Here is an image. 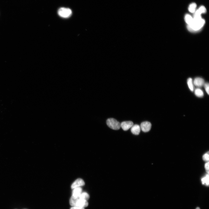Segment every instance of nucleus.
I'll use <instances>...</instances> for the list:
<instances>
[{"mask_svg": "<svg viewBox=\"0 0 209 209\" xmlns=\"http://www.w3.org/2000/svg\"><path fill=\"white\" fill-rule=\"evenodd\" d=\"M205 23V20L202 18L197 19H193V21L192 24L190 25H188L187 28L188 30L190 31H197L202 28Z\"/></svg>", "mask_w": 209, "mask_h": 209, "instance_id": "obj_1", "label": "nucleus"}, {"mask_svg": "<svg viewBox=\"0 0 209 209\" xmlns=\"http://www.w3.org/2000/svg\"><path fill=\"white\" fill-rule=\"evenodd\" d=\"M106 123L108 126L113 129L118 130L120 128V122L113 118L108 119Z\"/></svg>", "mask_w": 209, "mask_h": 209, "instance_id": "obj_2", "label": "nucleus"}, {"mask_svg": "<svg viewBox=\"0 0 209 209\" xmlns=\"http://www.w3.org/2000/svg\"><path fill=\"white\" fill-rule=\"evenodd\" d=\"M58 14L61 17L68 18L71 15L72 11L69 8L62 7L58 10Z\"/></svg>", "mask_w": 209, "mask_h": 209, "instance_id": "obj_3", "label": "nucleus"}, {"mask_svg": "<svg viewBox=\"0 0 209 209\" xmlns=\"http://www.w3.org/2000/svg\"><path fill=\"white\" fill-rule=\"evenodd\" d=\"M151 123L148 121H145L142 122L140 126L142 130L144 132H147L149 131L151 127Z\"/></svg>", "mask_w": 209, "mask_h": 209, "instance_id": "obj_4", "label": "nucleus"}, {"mask_svg": "<svg viewBox=\"0 0 209 209\" xmlns=\"http://www.w3.org/2000/svg\"><path fill=\"white\" fill-rule=\"evenodd\" d=\"M133 125L134 123L131 121H123L120 123V127L123 130L127 131L131 128Z\"/></svg>", "mask_w": 209, "mask_h": 209, "instance_id": "obj_5", "label": "nucleus"}, {"mask_svg": "<svg viewBox=\"0 0 209 209\" xmlns=\"http://www.w3.org/2000/svg\"><path fill=\"white\" fill-rule=\"evenodd\" d=\"M88 203L87 201L80 199L78 197L76 201L75 206L84 208L88 206Z\"/></svg>", "mask_w": 209, "mask_h": 209, "instance_id": "obj_6", "label": "nucleus"}, {"mask_svg": "<svg viewBox=\"0 0 209 209\" xmlns=\"http://www.w3.org/2000/svg\"><path fill=\"white\" fill-rule=\"evenodd\" d=\"M193 84L196 87H200L203 86L204 83L203 79L200 77L195 78L193 82Z\"/></svg>", "mask_w": 209, "mask_h": 209, "instance_id": "obj_7", "label": "nucleus"}, {"mask_svg": "<svg viewBox=\"0 0 209 209\" xmlns=\"http://www.w3.org/2000/svg\"><path fill=\"white\" fill-rule=\"evenodd\" d=\"M84 181L82 179H78L73 183L71 185V188L73 189L75 188L84 185Z\"/></svg>", "mask_w": 209, "mask_h": 209, "instance_id": "obj_8", "label": "nucleus"}, {"mask_svg": "<svg viewBox=\"0 0 209 209\" xmlns=\"http://www.w3.org/2000/svg\"><path fill=\"white\" fill-rule=\"evenodd\" d=\"M140 126L137 124L133 125L131 127V133L134 134L138 135L140 131Z\"/></svg>", "mask_w": 209, "mask_h": 209, "instance_id": "obj_9", "label": "nucleus"}, {"mask_svg": "<svg viewBox=\"0 0 209 209\" xmlns=\"http://www.w3.org/2000/svg\"><path fill=\"white\" fill-rule=\"evenodd\" d=\"M82 189L80 187H78L73 189L72 195L75 197H78L82 193Z\"/></svg>", "mask_w": 209, "mask_h": 209, "instance_id": "obj_10", "label": "nucleus"}, {"mask_svg": "<svg viewBox=\"0 0 209 209\" xmlns=\"http://www.w3.org/2000/svg\"><path fill=\"white\" fill-rule=\"evenodd\" d=\"M206 12V8L203 6H201L197 10L195 11L194 15L198 16H201V15L205 13Z\"/></svg>", "mask_w": 209, "mask_h": 209, "instance_id": "obj_11", "label": "nucleus"}, {"mask_svg": "<svg viewBox=\"0 0 209 209\" xmlns=\"http://www.w3.org/2000/svg\"><path fill=\"white\" fill-rule=\"evenodd\" d=\"M184 19L186 23L188 24V25H191L193 21V17L189 14L185 15Z\"/></svg>", "mask_w": 209, "mask_h": 209, "instance_id": "obj_12", "label": "nucleus"}, {"mask_svg": "<svg viewBox=\"0 0 209 209\" xmlns=\"http://www.w3.org/2000/svg\"><path fill=\"white\" fill-rule=\"evenodd\" d=\"M209 174H207L204 177L202 178L201 181L203 184L206 185L207 186L209 185Z\"/></svg>", "mask_w": 209, "mask_h": 209, "instance_id": "obj_13", "label": "nucleus"}, {"mask_svg": "<svg viewBox=\"0 0 209 209\" xmlns=\"http://www.w3.org/2000/svg\"><path fill=\"white\" fill-rule=\"evenodd\" d=\"M194 94L197 96L199 98L202 97L204 95L203 91L199 88H197L195 90Z\"/></svg>", "mask_w": 209, "mask_h": 209, "instance_id": "obj_14", "label": "nucleus"}, {"mask_svg": "<svg viewBox=\"0 0 209 209\" xmlns=\"http://www.w3.org/2000/svg\"><path fill=\"white\" fill-rule=\"evenodd\" d=\"M187 83L190 90L192 91H193L194 90V84L192 79L191 78H189L188 79Z\"/></svg>", "mask_w": 209, "mask_h": 209, "instance_id": "obj_15", "label": "nucleus"}, {"mask_svg": "<svg viewBox=\"0 0 209 209\" xmlns=\"http://www.w3.org/2000/svg\"><path fill=\"white\" fill-rule=\"evenodd\" d=\"M197 4L194 3H191L189 6L188 9L191 13H194L196 10Z\"/></svg>", "mask_w": 209, "mask_h": 209, "instance_id": "obj_16", "label": "nucleus"}, {"mask_svg": "<svg viewBox=\"0 0 209 209\" xmlns=\"http://www.w3.org/2000/svg\"><path fill=\"white\" fill-rule=\"evenodd\" d=\"M78 197L80 199L87 201L89 198V196L87 193L83 192H82Z\"/></svg>", "mask_w": 209, "mask_h": 209, "instance_id": "obj_17", "label": "nucleus"}, {"mask_svg": "<svg viewBox=\"0 0 209 209\" xmlns=\"http://www.w3.org/2000/svg\"><path fill=\"white\" fill-rule=\"evenodd\" d=\"M203 159L205 161L208 162L209 160V155L208 153L204 154L202 157Z\"/></svg>", "mask_w": 209, "mask_h": 209, "instance_id": "obj_18", "label": "nucleus"}, {"mask_svg": "<svg viewBox=\"0 0 209 209\" xmlns=\"http://www.w3.org/2000/svg\"><path fill=\"white\" fill-rule=\"evenodd\" d=\"M204 87L205 91L207 94H209V85L208 83H205L204 84Z\"/></svg>", "mask_w": 209, "mask_h": 209, "instance_id": "obj_19", "label": "nucleus"}, {"mask_svg": "<svg viewBox=\"0 0 209 209\" xmlns=\"http://www.w3.org/2000/svg\"><path fill=\"white\" fill-rule=\"evenodd\" d=\"M209 163L208 162H207L205 165V168L206 171L208 174H209Z\"/></svg>", "mask_w": 209, "mask_h": 209, "instance_id": "obj_20", "label": "nucleus"}, {"mask_svg": "<svg viewBox=\"0 0 209 209\" xmlns=\"http://www.w3.org/2000/svg\"><path fill=\"white\" fill-rule=\"evenodd\" d=\"M70 209H84V208L78 206H73L70 208Z\"/></svg>", "mask_w": 209, "mask_h": 209, "instance_id": "obj_21", "label": "nucleus"}, {"mask_svg": "<svg viewBox=\"0 0 209 209\" xmlns=\"http://www.w3.org/2000/svg\"><path fill=\"white\" fill-rule=\"evenodd\" d=\"M196 209H200V208H199V207H197V208H196Z\"/></svg>", "mask_w": 209, "mask_h": 209, "instance_id": "obj_22", "label": "nucleus"}]
</instances>
